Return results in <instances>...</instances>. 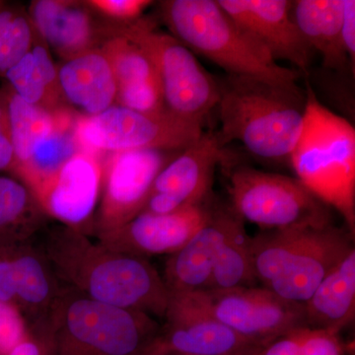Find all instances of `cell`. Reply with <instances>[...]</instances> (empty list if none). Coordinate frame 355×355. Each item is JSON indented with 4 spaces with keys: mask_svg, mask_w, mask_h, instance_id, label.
Returning a JSON list of instances; mask_svg holds the SVG:
<instances>
[{
    "mask_svg": "<svg viewBox=\"0 0 355 355\" xmlns=\"http://www.w3.org/2000/svg\"><path fill=\"white\" fill-rule=\"evenodd\" d=\"M41 248L62 286L98 302L164 319L170 293L147 259L113 251L60 224L46 231Z\"/></svg>",
    "mask_w": 355,
    "mask_h": 355,
    "instance_id": "6da1fadb",
    "label": "cell"
},
{
    "mask_svg": "<svg viewBox=\"0 0 355 355\" xmlns=\"http://www.w3.org/2000/svg\"><path fill=\"white\" fill-rule=\"evenodd\" d=\"M224 146L236 141L254 158L289 162L304 123L307 95L295 83L225 74L217 78Z\"/></svg>",
    "mask_w": 355,
    "mask_h": 355,
    "instance_id": "7a4b0ae2",
    "label": "cell"
},
{
    "mask_svg": "<svg viewBox=\"0 0 355 355\" xmlns=\"http://www.w3.org/2000/svg\"><path fill=\"white\" fill-rule=\"evenodd\" d=\"M160 330L154 318L98 302L62 286L44 321L30 331L48 355H137Z\"/></svg>",
    "mask_w": 355,
    "mask_h": 355,
    "instance_id": "3957f363",
    "label": "cell"
},
{
    "mask_svg": "<svg viewBox=\"0 0 355 355\" xmlns=\"http://www.w3.org/2000/svg\"><path fill=\"white\" fill-rule=\"evenodd\" d=\"M354 238L333 222L261 231L251 237L254 277L279 297L303 304L354 249Z\"/></svg>",
    "mask_w": 355,
    "mask_h": 355,
    "instance_id": "277c9868",
    "label": "cell"
},
{
    "mask_svg": "<svg viewBox=\"0 0 355 355\" xmlns=\"http://www.w3.org/2000/svg\"><path fill=\"white\" fill-rule=\"evenodd\" d=\"M302 132L292 151L296 178L355 233V128L319 101L309 83Z\"/></svg>",
    "mask_w": 355,
    "mask_h": 355,
    "instance_id": "5b68a950",
    "label": "cell"
},
{
    "mask_svg": "<svg viewBox=\"0 0 355 355\" xmlns=\"http://www.w3.org/2000/svg\"><path fill=\"white\" fill-rule=\"evenodd\" d=\"M158 15L170 35L226 74L297 81V70L277 64L236 24L217 0H163L158 2Z\"/></svg>",
    "mask_w": 355,
    "mask_h": 355,
    "instance_id": "8992f818",
    "label": "cell"
},
{
    "mask_svg": "<svg viewBox=\"0 0 355 355\" xmlns=\"http://www.w3.org/2000/svg\"><path fill=\"white\" fill-rule=\"evenodd\" d=\"M232 155L221 164L227 172L231 209L261 231L284 230L333 222L328 207L297 178L235 165Z\"/></svg>",
    "mask_w": 355,
    "mask_h": 355,
    "instance_id": "52a82bcc",
    "label": "cell"
},
{
    "mask_svg": "<svg viewBox=\"0 0 355 355\" xmlns=\"http://www.w3.org/2000/svg\"><path fill=\"white\" fill-rule=\"evenodd\" d=\"M135 28L155 62L166 111L205 128L218 104L216 77L172 35L159 31L153 18H140Z\"/></svg>",
    "mask_w": 355,
    "mask_h": 355,
    "instance_id": "ba28073f",
    "label": "cell"
},
{
    "mask_svg": "<svg viewBox=\"0 0 355 355\" xmlns=\"http://www.w3.org/2000/svg\"><path fill=\"white\" fill-rule=\"evenodd\" d=\"M205 132L198 123L167 111L144 114L114 105L98 116L76 118V133L83 150L95 154L130 150L181 151Z\"/></svg>",
    "mask_w": 355,
    "mask_h": 355,
    "instance_id": "9c48e42d",
    "label": "cell"
},
{
    "mask_svg": "<svg viewBox=\"0 0 355 355\" xmlns=\"http://www.w3.org/2000/svg\"><path fill=\"white\" fill-rule=\"evenodd\" d=\"M170 295L263 345L289 331L307 327L302 304L279 297L265 287L207 289Z\"/></svg>",
    "mask_w": 355,
    "mask_h": 355,
    "instance_id": "30bf717a",
    "label": "cell"
},
{
    "mask_svg": "<svg viewBox=\"0 0 355 355\" xmlns=\"http://www.w3.org/2000/svg\"><path fill=\"white\" fill-rule=\"evenodd\" d=\"M179 153L149 149L108 154L102 162L101 197L93 236L120 227L139 216L159 172Z\"/></svg>",
    "mask_w": 355,
    "mask_h": 355,
    "instance_id": "8fae6325",
    "label": "cell"
},
{
    "mask_svg": "<svg viewBox=\"0 0 355 355\" xmlns=\"http://www.w3.org/2000/svg\"><path fill=\"white\" fill-rule=\"evenodd\" d=\"M228 153L217 132L205 130L159 172L141 212L168 214L209 202L217 166Z\"/></svg>",
    "mask_w": 355,
    "mask_h": 355,
    "instance_id": "7c38bea8",
    "label": "cell"
},
{
    "mask_svg": "<svg viewBox=\"0 0 355 355\" xmlns=\"http://www.w3.org/2000/svg\"><path fill=\"white\" fill-rule=\"evenodd\" d=\"M102 177L99 155L80 150L33 195L48 218L92 237Z\"/></svg>",
    "mask_w": 355,
    "mask_h": 355,
    "instance_id": "4fadbf2b",
    "label": "cell"
},
{
    "mask_svg": "<svg viewBox=\"0 0 355 355\" xmlns=\"http://www.w3.org/2000/svg\"><path fill=\"white\" fill-rule=\"evenodd\" d=\"M166 323L146 350L156 355H251L266 345L170 295Z\"/></svg>",
    "mask_w": 355,
    "mask_h": 355,
    "instance_id": "5bb4252c",
    "label": "cell"
},
{
    "mask_svg": "<svg viewBox=\"0 0 355 355\" xmlns=\"http://www.w3.org/2000/svg\"><path fill=\"white\" fill-rule=\"evenodd\" d=\"M27 11L39 36L62 60L101 48L127 26L110 22L86 0H33Z\"/></svg>",
    "mask_w": 355,
    "mask_h": 355,
    "instance_id": "9a60e30c",
    "label": "cell"
},
{
    "mask_svg": "<svg viewBox=\"0 0 355 355\" xmlns=\"http://www.w3.org/2000/svg\"><path fill=\"white\" fill-rule=\"evenodd\" d=\"M214 203L209 200L168 214L141 212L120 227L93 236L121 254L147 257L176 253L209 220Z\"/></svg>",
    "mask_w": 355,
    "mask_h": 355,
    "instance_id": "2e32d148",
    "label": "cell"
},
{
    "mask_svg": "<svg viewBox=\"0 0 355 355\" xmlns=\"http://www.w3.org/2000/svg\"><path fill=\"white\" fill-rule=\"evenodd\" d=\"M236 24L275 62L286 60L302 72L311 64V51L291 15L288 0H217Z\"/></svg>",
    "mask_w": 355,
    "mask_h": 355,
    "instance_id": "e0dca14e",
    "label": "cell"
},
{
    "mask_svg": "<svg viewBox=\"0 0 355 355\" xmlns=\"http://www.w3.org/2000/svg\"><path fill=\"white\" fill-rule=\"evenodd\" d=\"M135 23L123 27L101 46L109 58L116 80L114 105L139 113H164L155 62L137 36Z\"/></svg>",
    "mask_w": 355,
    "mask_h": 355,
    "instance_id": "ac0fdd59",
    "label": "cell"
},
{
    "mask_svg": "<svg viewBox=\"0 0 355 355\" xmlns=\"http://www.w3.org/2000/svg\"><path fill=\"white\" fill-rule=\"evenodd\" d=\"M237 217L230 207L214 203L209 220L166 261L163 279L170 294L209 288L219 249Z\"/></svg>",
    "mask_w": 355,
    "mask_h": 355,
    "instance_id": "d6986e66",
    "label": "cell"
},
{
    "mask_svg": "<svg viewBox=\"0 0 355 355\" xmlns=\"http://www.w3.org/2000/svg\"><path fill=\"white\" fill-rule=\"evenodd\" d=\"M57 67L60 94L74 113L90 118L114 106L116 80L101 48L62 60Z\"/></svg>",
    "mask_w": 355,
    "mask_h": 355,
    "instance_id": "ffe728a7",
    "label": "cell"
},
{
    "mask_svg": "<svg viewBox=\"0 0 355 355\" xmlns=\"http://www.w3.org/2000/svg\"><path fill=\"white\" fill-rule=\"evenodd\" d=\"M12 263L15 304L31 331L48 316L62 286L42 248L31 240L14 245Z\"/></svg>",
    "mask_w": 355,
    "mask_h": 355,
    "instance_id": "44dd1931",
    "label": "cell"
},
{
    "mask_svg": "<svg viewBox=\"0 0 355 355\" xmlns=\"http://www.w3.org/2000/svg\"><path fill=\"white\" fill-rule=\"evenodd\" d=\"M343 8L345 0H296L291 2V15L311 51L321 55L326 69L345 71L349 65L352 71L343 42Z\"/></svg>",
    "mask_w": 355,
    "mask_h": 355,
    "instance_id": "7402d4cb",
    "label": "cell"
},
{
    "mask_svg": "<svg viewBox=\"0 0 355 355\" xmlns=\"http://www.w3.org/2000/svg\"><path fill=\"white\" fill-rule=\"evenodd\" d=\"M302 305L310 328L340 333L354 321V248L331 268Z\"/></svg>",
    "mask_w": 355,
    "mask_h": 355,
    "instance_id": "603a6c76",
    "label": "cell"
},
{
    "mask_svg": "<svg viewBox=\"0 0 355 355\" xmlns=\"http://www.w3.org/2000/svg\"><path fill=\"white\" fill-rule=\"evenodd\" d=\"M4 79L29 104L53 112L69 109L60 94L57 64L40 36L29 53L7 72Z\"/></svg>",
    "mask_w": 355,
    "mask_h": 355,
    "instance_id": "cb8c5ba5",
    "label": "cell"
},
{
    "mask_svg": "<svg viewBox=\"0 0 355 355\" xmlns=\"http://www.w3.org/2000/svg\"><path fill=\"white\" fill-rule=\"evenodd\" d=\"M12 140L15 167L11 176L27 162L33 151L57 128L71 109L53 112L29 104L14 92L7 83L0 88Z\"/></svg>",
    "mask_w": 355,
    "mask_h": 355,
    "instance_id": "d4e9b609",
    "label": "cell"
},
{
    "mask_svg": "<svg viewBox=\"0 0 355 355\" xmlns=\"http://www.w3.org/2000/svg\"><path fill=\"white\" fill-rule=\"evenodd\" d=\"M46 220L48 216L26 184L0 175V246L31 240Z\"/></svg>",
    "mask_w": 355,
    "mask_h": 355,
    "instance_id": "484cf974",
    "label": "cell"
},
{
    "mask_svg": "<svg viewBox=\"0 0 355 355\" xmlns=\"http://www.w3.org/2000/svg\"><path fill=\"white\" fill-rule=\"evenodd\" d=\"M77 116L73 111L65 114L57 128L35 148L27 162L14 173L12 177L26 184L32 193L83 150L76 133Z\"/></svg>",
    "mask_w": 355,
    "mask_h": 355,
    "instance_id": "4316f807",
    "label": "cell"
},
{
    "mask_svg": "<svg viewBox=\"0 0 355 355\" xmlns=\"http://www.w3.org/2000/svg\"><path fill=\"white\" fill-rule=\"evenodd\" d=\"M251 251V236L237 217L222 243L212 270L209 288L227 291L257 286ZM207 291V289H205Z\"/></svg>",
    "mask_w": 355,
    "mask_h": 355,
    "instance_id": "83f0119b",
    "label": "cell"
},
{
    "mask_svg": "<svg viewBox=\"0 0 355 355\" xmlns=\"http://www.w3.org/2000/svg\"><path fill=\"white\" fill-rule=\"evenodd\" d=\"M25 6L2 1L0 4V77L29 53L38 38Z\"/></svg>",
    "mask_w": 355,
    "mask_h": 355,
    "instance_id": "f1b7e54d",
    "label": "cell"
},
{
    "mask_svg": "<svg viewBox=\"0 0 355 355\" xmlns=\"http://www.w3.org/2000/svg\"><path fill=\"white\" fill-rule=\"evenodd\" d=\"M340 333L302 327L279 336L251 355H347Z\"/></svg>",
    "mask_w": 355,
    "mask_h": 355,
    "instance_id": "f546056e",
    "label": "cell"
},
{
    "mask_svg": "<svg viewBox=\"0 0 355 355\" xmlns=\"http://www.w3.org/2000/svg\"><path fill=\"white\" fill-rule=\"evenodd\" d=\"M86 2L102 17L118 25L137 22L154 3L149 0H86Z\"/></svg>",
    "mask_w": 355,
    "mask_h": 355,
    "instance_id": "4dcf8cb0",
    "label": "cell"
},
{
    "mask_svg": "<svg viewBox=\"0 0 355 355\" xmlns=\"http://www.w3.org/2000/svg\"><path fill=\"white\" fill-rule=\"evenodd\" d=\"M29 335V327L19 308L0 301V354L6 355Z\"/></svg>",
    "mask_w": 355,
    "mask_h": 355,
    "instance_id": "1f68e13d",
    "label": "cell"
},
{
    "mask_svg": "<svg viewBox=\"0 0 355 355\" xmlns=\"http://www.w3.org/2000/svg\"><path fill=\"white\" fill-rule=\"evenodd\" d=\"M15 167V157L6 104L0 94V172H7L12 175Z\"/></svg>",
    "mask_w": 355,
    "mask_h": 355,
    "instance_id": "d6a6232c",
    "label": "cell"
},
{
    "mask_svg": "<svg viewBox=\"0 0 355 355\" xmlns=\"http://www.w3.org/2000/svg\"><path fill=\"white\" fill-rule=\"evenodd\" d=\"M342 37L352 72L355 67V1L345 0Z\"/></svg>",
    "mask_w": 355,
    "mask_h": 355,
    "instance_id": "836d02e7",
    "label": "cell"
},
{
    "mask_svg": "<svg viewBox=\"0 0 355 355\" xmlns=\"http://www.w3.org/2000/svg\"><path fill=\"white\" fill-rule=\"evenodd\" d=\"M6 355H48V350L40 336L30 333L24 340L18 343Z\"/></svg>",
    "mask_w": 355,
    "mask_h": 355,
    "instance_id": "e575fe53",
    "label": "cell"
},
{
    "mask_svg": "<svg viewBox=\"0 0 355 355\" xmlns=\"http://www.w3.org/2000/svg\"><path fill=\"white\" fill-rule=\"evenodd\" d=\"M137 355H156L153 354V352H148V350H144V352H140V354Z\"/></svg>",
    "mask_w": 355,
    "mask_h": 355,
    "instance_id": "d590c367",
    "label": "cell"
},
{
    "mask_svg": "<svg viewBox=\"0 0 355 355\" xmlns=\"http://www.w3.org/2000/svg\"><path fill=\"white\" fill-rule=\"evenodd\" d=\"M1 2H2L1 0H0V4H1Z\"/></svg>",
    "mask_w": 355,
    "mask_h": 355,
    "instance_id": "8d00e7d4",
    "label": "cell"
},
{
    "mask_svg": "<svg viewBox=\"0 0 355 355\" xmlns=\"http://www.w3.org/2000/svg\"><path fill=\"white\" fill-rule=\"evenodd\" d=\"M0 355H1V354H0Z\"/></svg>",
    "mask_w": 355,
    "mask_h": 355,
    "instance_id": "74e56055",
    "label": "cell"
}]
</instances>
